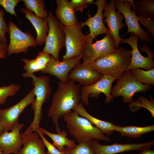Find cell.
Listing matches in <instances>:
<instances>
[{"mask_svg":"<svg viewBox=\"0 0 154 154\" xmlns=\"http://www.w3.org/2000/svg\"><path fill=\"white\" fill-rule=\"evenodd\" d=\"M21 88L20 86L14 83L0 87V105L5 104L8 97L15 96Z\"/></svg>","mask_w":154,"mask_h":154,"instance_id":"cell-32","label":"cell"},{"mask_svg":"<svg viewBox=\"0 0 154 154\" xmlns=\"http://www.w3.org/2000/svg\"><path fill=\"white\" fill-rule=\"evenodd\" d=\"M139 38L138 35L134 34L128 38H122L121 43L129 44L132 49L131 62L127 70L142 68L148 70L154 68L153 50L145 43L143 46L138 47Z\"/></svg>","mask_w":154,"mask_h":154,"instance_id":"cell-8","label":"cell"},{"mask_svg":"<svg viewBox=\"0 0 154 154\" xmlns=\"http://www.w3.org/2000/svg\"><path fill=\"white\" fill-rule=\"evenodd\" d=\"M5 14L2 9H0V43L4 44H7L8 42L6 34L9 33V27L4 18Z\"/></svg>","mask_w":154,"mask_h":154,"instance_id":"cell-33","label":"cell"},{"mask_svg":"<svg viewBox=\"0 0 154 154\" xmlns=\"http://www.w3.org/2000/svg\"><path fill=\"white\" fill-rule=\"evenodd\" d=\"M103 75L92 67L90 63L82 62L76 65L69 74V80L78 82L83 86L92 85L100 80Z\"/></svg>","mask_w":154,"mask_h":154,"instance_id":"cell-17","label":"cell"},{"mask_svg":"<svg viewBox=\"0 0 154 154\" xmlns=\"http://www.w3.org/2000/svg\"><path fill=\"white\" fill-rule=\"evenodd\" d=\"M0 154H5L3 152L0 150Z\"/></svg>","mask_w":154,"mask_h":154,"instance_id":"cell-42","label":"cell"},{"mask_svg":"<svg viewBox=\"0 0 154 154\" xmlns=\"http://www.w3.org/2000/svg\"><path fill=\"white\" fill-rule=\"evenodd\" d=\"M20 11L25 14V17L34 27L37 33L35 40L37 45L41 46L44 44L49 30L47 19H40L26 8H22Z\"/></svg>","mask_w":154,"mask_h":154,"instance_id":"cell-21","label":"cell"},{"mask_svg":"<svg viewBox=\"0 0 154 154\" xmlns=\"http://www.w3.org/2000/svg\"><path fill=\"white\" fill-rule=\"evenodd\" d=\"M150 100L143 96L138 97L137 100L129 103L128 107L132 112H135L141 108L147 109L151 113L153 117H154V100L151 95H150Z\"/></svg>","mask_w":154,"mask_h":154,"instance_id":"cell-29","label":"cell"},{"mask_svg":"<svg viewBox=\"0 0 154 154\" xmlns=\"http://www.w3.org/2000/svg\"><path fill=\"white\" fill-rule=\"evenodd\" d=\"M56 18L63 25L72 26L77 21L75 11L67 0H56Z\"/></svg>","mask_w":154,"mask_h":154,"instance_id":"cell-22","label":"cell"},{"mask_svg":"<svg viewBox=\"0 0 154 154\" xmlns=\"http://www.w3.org/2000/svg\"><path fill=\"white\" fill-rule=\"evenodd\" d=\"M115 0H111L110 3L105 5L103 13L104 22L108 26L109 33L115 40L117 46L119 47L122 38L120 37L119 31L125 26L122 21L125 19L123 15L116 11Z\"/></svg>","mask_w":154,"mask_h":154,"instance_id":"cell-15","label":"cell"},{"mask_svg":"<svg viewBox=\"0 0 154 154\" xmlns=\"http://www.w3.org/2000/svg\"><path fill=\"white\" fill-rule=\"evenodd\" d=\"M65 154H95L91 141L78 143L75 146L65 147Z\"/></svg>","mask_w":154,"mask_h":154,"instance_id":"cell-31","label":"cell"},{"mask_svg":"<svg viewBox=\"0 0 154 154\" xmlns=\"http://www.w3.org/2000/svg\"><path fill=\"white\" fill-rule=\"evenodd\" d=\"M73 110L76 111L80 116L87 119L104 133L110 135L113 133L114 125L111 122L100 119L90 114L87 112L82 103H80Z\"/></svg>","mask_w":154,"mask_h":154,"instance_id":"cell-24","label":"cell"},{"mask_svg":"<svg viewBox=\"0 0 154 154\" xmlns=\"http://www.w3.org/2000/svg\"><path fill=\"white\" fill-rule=\"evenodd\" d=\"M63 117L69 133L78 143L93 139L110 141L109 137L75 111H70Z\"/></svg>","mask_w":154,"mask_h":154,"instance_id":"cell-3","label":"cell"},{"mask_svg":"<svg viewBox=\"0 0 154 154\" xmlns=\"http://www.w3.org/2000/svg\"><path fill=\"white\" fill-rule=\"evenodd\" d=\"M50 60V56L44 52H39L35 59L29 60L23 58L21 60L25 64L23 68L26 71L22 75L34 74L35 72H41L44 69Z\"/></svg>","mask_w":154,"mask_h":154,"instance_id":"cell-23","label":"cell"},{"mask_svg":"<svg viewBox=\"0 0 154 154\" xmlns=\"http://www.w3.org/2000/svg\"><path fill=\"white\" fill-rule=\"evenodd\" d=\"M26 8L39 18L46 19L48 14L43 0H23Z\"/></svg>","mask_w":154,"mask_h":154,"instance_id":"cell-28","label":"cell"},{"mask_svg":"<svg viewBox=\"0 0 154 154\" xmlns=\"http://www.w3.org/2000/svg\"><path fill=\"white\" fill-rule=\"evenodd\" d=\"M116 80L108 75H103L102 78L94 83L87 86L81 87L80 98L82 103L89 106V96L91 98H98L101 93L106 96L105 103H109L114 100L111 94L112 83Z\"/></svg>","mask_w":154,"mask_h":154,"instance_id":"cell-13","label":"cell"},{"mask_svg":"<svg viewBox=\"0 0 154 154\" xmlns=\"http://www.w3.org/2000/svg\"><path fill=\"white\" fill-rule=\"evenodd\" d=\"M131 57V50L120 47L90 64L93 69L98 73L117 80L127 70Z\"/></svg>","mask_w":154,"mask_h":154,"instance_id":"cell-2","label":"cell"},{"mask_svg":"<svg viewBox=\"0 0 154 154\" xmlns=\"http://www.w3.org/2000/svg\"><path fill=\"white\" fill-rule=\"evenodd\" d=\"M115 4L117 11L124 16L128 27L127 32L122 37L129 33H132L138 35L141 42H145L148 44L151 45L153 43L152 36L141 27L135 12L131 10L132 5L129 0H115Z\"/></svg>","mask_w":154,"mask_h":154,"instance_id":"cell-9","label":"cell"},{"mask_svg":"<svg viewBox=\"0 0 154 154\" xmlns=\"http://www.w3.org/2000/svg\"><path fill=\"white\" fill-rule=\"evenodd\" d=\"M81 85L70 80L65 82H58L48 112V116L54 124L56 133L61 131L58 119L73 110L80 103Z\"/></svg>","mask_w":154,"mask_h":154,"instance_id":"cell-1","label":"cell"},{"mask_svg":"<svg viewBox=\"0 0 154 154\" xmlns=\"http://www.w3.org/2000/svg\"><path fill=\"white\" fill-rule=\"evenodd\" d=\"M133 10L139 15L154 19V0H139L134 2Z\"/></svg>","mask_w":154,"mask_h":154,"instance_id":"cell-27","label":"cell"},{"mask_svg":"<svg viewBox=\"0 0 154 154\" xmlns=\"http://www.w3.org/2000/svg\"><path fill=\"white\" fill-rule=\"evenodd\" d=\"M5 58V57L3 55L0 54V60L1 59L4 58Z\"/></svg>","mask_w":154,"mask_h":154,"instance_id":"cell-41","label":"cell"},{"mask_svg":"<svg viewBox=\"0 0 154 154\" xmlns=\"http://www.w3.org/2000/svg\"><path fill=\"white\" fill-rule=\"evenodd\" d=\"M4 131V130L0 123V135Z\"/></svg>","mask_w":154,"mask_h":154,"instance_id":"cell-40","label":"cell"},{"mask_svg":"<svg viewBox=\"0 0 154 154\" xmlns=\"http://www.w3.org/2000/svg\"><path fill=\"white\" fill-rule=\"evenodd\" d=\"M34 89L18 103L8 108L0 109V123L4 131H11L25 109L34 101Z\"/></svg>","mask_w":154,"mask_h":154,"instance_id":"cell-12","label":"cell"},{"mask_svg":"<svg viewBox=\"0 0 154 154\" xmlns=\"http://www.w3.org/2000/svg\"><path fill=\"white\" fill-rule=\"evenodd\" d=\"M95 154H115L132 150L139 151L154 144L153 140L144 143L119 144L114 143L110 145L100 144L97 140L91 141Z\"/></svg>","mask_w":154,"mask_h":154,"instance_id":"cell-18","label":"cell"},{"mask_svg":"<svg viewBox=\"0 0 154 154\" xmlns=\"http://www.w3.org/2000/svg\"><path fill=\"white\" fill-rule=\"evenodd\" d=\"M7 45L4 44L0 43V54L2 55L5 57L7 55Z\"/></svg>","mask_w":154,"mask_h":154,"instance_id":"cell-39","label":"cell"},{"mask_svg":"<svg viewBox=\"0 0 154 154\" xmlns=\"http://www.w3.org/2000/svg\"><path fill=\"white\" fill-rule=\"evenodd\" d=\"M23 146L16 154H46V146L37 132L27 135L20 133Z\"/></svg>","mask_w":154,"mask_h":154,"instance_id":"cell-20","label":"cell"},{"mask_svg":"<svg viewBox=\"0 0 154 154\" xmlns=\"http://www.w3.org/2000/svg\"><path fill=\"white\" fill-rule=\"evenodd\" d=\"M114 131L120 133L122 135H124L130 138H139L142 135L154 130V125H150L145 127H138L129 125L124 127L114 125Z\"/></svg>","mask_w":154,"mask_h":154,"instance_id":"cell-26","label":"cell"},{"mask_svg":"<svg viewBox=\"0 0 154 154\" xmlns=\"http://www.w3.org/2000/svg\"><path fill=\"white\" fill-rule=\"evenodd\" d=\"M37 133L47 149V151L46 152V154H65L64 150L63 151H59L52 143L46 139L40 128L37 130Z\"/></svg>","mask_w":154,"mask_h":154,"instance_id":"cell-34","label":"cell"},{"mask_svg":"<svg viewBox=\"0 0 154 154\" xmlns=\"http://www.w3.org/2000/svg\"><path fill=\"white\" fill-rule=\"evenodd\" d=\"M47 21L48 32L42 51L51 54L56 60H59L60 50L65 46L66 35L63 29V25L50 11H48Z\"/></svg>","mask_w":154,"mask_h":154,"instance_id":"cell-7","label":"cell"},{"mask_svg":"<svg viewBox=\"0 0 154 154\" xmlns=\"http://www.w3.org/2000/svg\"><path fill=\"white\" fill-rule=\"evenodd\" d=\"M82 56H76L62 61L56 60L50 56V60L42 73H47L57 77L62 82H65L69 80L68 76L71 70L80 63Z\"/></svg>","mask_w":154,"mask_h":154,"instance_id":"cell-14","label":"cell"},{"mask_svg":"<svg viewBox=\"0 0 154 154\" xmlns=\"http://www.w3.org/2000/svg\"><path fill=\"white\" fill-rule=\"evenodd\" d=\"M106 0H97L94 4L97 7V12L93 17L88 14V18L85 22H83L84 25L88 26L90 33L89 34L94 39L99 35L109 33V30L105 26L102 16L104 7L107 3Z\"/></svg>","mask_w":154,"mask_h":154,"instance_id":"cell-19","label":"cell"},{"mask_svg":"<svg viewBox=\"0 0 154 154\" xmlns=\"http://www.w3.org/2000/svg\"><path fill=\"white\" fill-rule=\"evenodd\" d=\"M94 2L93 0H71L69 1V3L75 11H78L82 13L84 9L94 4Z\"/></svg>","mask_w":154,"mask_h":154,"instance_id":"cell-36","label":"cell"},{"mask_svg":"<svg viewBox=\"0 0 154 154\" xmlns=\"http://www.w3.org/2000/svg\"><path fill=\"white\" fill-rule=\"evenodd\" d=\"M151 146H148L143 148L140 150L138 154H154V151L150 149Z\"/></svg>","mask_w":154,"mask_h":154,"instance_id":"cell-38","label":"cell"},{"mask_svg":"<svg viewBox=\"0 0 154 154\" xmlns=\"http://www.w3.org/2000/svg\"><path fill=\"white\" fill-rule=\"evenodd\" d=\"M84 25L83 22L77 21L72 26L63 25L66 35V52L62 60L72 57L82 56L83 50L89 44L92 43L94 38L89 34L84 35L82 29Z\"/></svg>","mask_w":154,"mask_h":154,"instance_id":"cell-5","label":"cell"},{"mask_svg":"<svg viewBox=\"0 0 154 154\" xmlns=\"http://www.w3.org/2000/svg\"><path fill=\"white\" fill-rule=\"evenodd\" d=\"M135 79L141 83L154 85V68L149 70H144L139 68L131 70Z\"/></svg>","mask_w":154,"mask_h":154,"instance_id":"cell-30","label":"cell"},{"mask_svg":"<svg viewBox=\"0 0 154 154\" xmlns=\"http://www.w3.org/2000/svg\"><path fill=\"white\" fill-rule=\"evenodd\" d=\"M8 27L10 42L7 47V56L22 52L26 53L29 47L37 46V44L32 33L28 31L23 32L11 21Z\"/></svg>","mask_w":154,"mask_h":154,"instance_id":"cell-10","label":"cell"},{"mask_svg":"<svg viewBox=\"0 0 154 154\" xmlns=\"http://www.w3.org/2000/svg\"><path fill=\"white\" fill-rule=\"evenodd\" d=\"M40 129L43 134L47 135L52 140V144L60 151H63L66 146L71 147L76 145L74 140L70 139L66 137L67 133L65 130L55 133H51L42 127H40Z\"/></svg>","mask_w":154,"mask_h":154,"instance_id":"cell-25","label":"cell"},{"mask_svg":"<svg viewBox=\"0 0 154 154\" xmlns=\"http://www.w3.org/2000/svg\"><path fill=\"white\" fill-rule=\"evenodd\" d=\"M24 126L17 122L10 132L4 131L0 135V150L5 154H16L23 145L20 132Z\"/></svg>","mask_w":154,"mask_h":154,"instance_id":"cell-16","label":"cell"},{"mask_svg":"<svg viewBox=\"0 0 154 154\" xmlns=\"http://www.w3.org/2000/svg\"><path fill=\"white\" fill-rule=\"evenodd\" d=\"M137 17L139 23L145 27L152 36H154V19L139 15Z\"/></svg>","mask_w":154,"mask_h":154,"instance_id":"cell-37","label":"cell"},{"mask_svg":"<svg viewBox=\"0 0 154 154\" xmlns=\"http://www.w3.org/2000/svg\"><path fill=\"white\" fill-rule=\"evenodd\" d=\"M117 80L116 84L111 89V94L113 98L122 96L124 103L133 102L134 100L132 97L135 93L146 92L152 86L144 84L137 81L131 70L126 71Z\"/></svg>","mask_w":154,"mask_h":154,"instance_id":"cell-6","label":"cell"},{"mask_svg":"<svg viewBox=\"0 0 154 154\" xmlns=\"http://www.w3.org/2000/svg\"><path fill=\"white\" fill-rule=\"evenodd\" d=\"M22 76L24 77L32 78L35 97L34 101L31 104L32 109L34 111L33 119L30 125L24 132L22 133L23 134L27 135L37 132V130L40 128V124L42 116V105L50 97L52 90L49 76H37L34 74Z\"/></svg>","mask_w":154,"mask_h":154,"instance_id":"cell-4","label":"cell"},{"mask_svg":"<svg viewBox=\"0 0 154 154\" xmlns=\"http://www.w3.org/2000/svg\"><path fill=\"white\" fill-rule=\"evenodd\" d=\"M21 1V0H0V5L6 12L18 18L15 8L18 3Z\"/></svg>","mask_w":154,"mask_h":154,"instance_id":"cell-35","label":"cell"},{"mask_svg":"<svg viewBox=\"0 0 154 154\" xmlns=\"http://www.w3.org/2000/svg\"><path fill=\"white\" fill-rule=\"evenodd\" d=\"M119 47L113 37L109 33L95 43L88 44L84 49L82 55L83 62L92 63L98 58L108 54Z\"/></svg>","mask_w":154,"mask_h":154,"instance_id":"cell-11","label":"cell"}]
</instances>
